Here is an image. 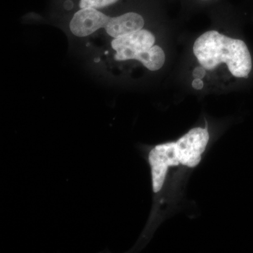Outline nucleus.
I'll use <instances>...</instances> for the list:
<instances>
[{
    "label": "nucleus",
    "instance_id": "nucleus-2",
    "mask_svg": "<svg viewBox=\"0 0 253 253\" xmlns=\"http://www.w3.org/2000/svg\"><path fill=\"white\" fill-rule=\"evenodd\" d=\"M194 53L208 71L226 63L234 77L247 78L252 70V59L246 43L217 31H208L200 36L195 41Z\"/></svg>",
    "mask_w": 253,
    "mask_h": 253
},
{
    "label": "nucleus",
    "instance_id": "nucleus-9",
    "mask_svg": "<svg viewBox=\"0 0 253 253\" xmlns=\"http://www.w3.org/2000/svg\"><path fill=\"white\" fill-rule=\"evenodd\" d=\"M192 86L194 89H197V90H201L204 88V83L202 80L196 79L195 78L194 81L192 82Z\"/></svg>",
    "mask_w": 253,
    "mask_h": 253
},
{
    "label": "nucleus",
    "instance_id": "nucleus-4",
    "mask_svg": "<svg viewBox=\"0 0 253 253\" xmlns=\"http://www.w3.org/2000/svg\"><path fill=\"white\" fill-rule=\"evenodd\" d=\"M111 17L94 8H83L75 14L70 29L75 36L86 37L101 28H106Z\"/></svg>",
    "mask_w": 253,
    "mask_h": 253
},
{
    "label": "nucleus",
    "instance_id": "nucleus-5",
    "mask_svg": "<svg viewBox=\"0 0 253 253\" xmlns=\"http://www.w3.org/2000/svg\"><path fill=\"white\" fill-rule=\"evenodd\" d=\"M144 25V20L141 15L129 12L111 18L105 28L109 36L118 38L140 31Z\"/></svg>",
    "mask_w": 253,
    "mask_h": 253
},
{
    "label": "nucleus",
    "instance_id": "nucleus-7",
    "mask_svg": "<svg viewBox=\"0 0 253 253\" xmlns=\"http://www.w3.org/2000/svg\"><path fill=\"white\" fill-rule=\"evenodd\" d=\"M118 1V0H81L80 2V7L81 9L89 7L100 9V8L110 6Z\"/></svg>",
    "mask_w": 253,
    "mask_h": 253
},
{
    "label": "nucleus",
    "instance_id": "nucleus-8",
    "mask_svg": "<svg viewBox=\"0 0 253 253\" xmlns=\"http://www.w3.org/2000/svg\"><path fill=\"white\" fill-rule=\"evenodd\" d=\"M206 69L203 67L202 66L196 67L193 71V76L196 79L202 80L206 76Z\"/></svg>",
    "mask_w": 253,
    "mask_h": 253
},
{
    "label": "nucleus",
    "instance_id": "nucleus-1",
    "mask_svg": "<svg viewBox=\"0 0 253 253\" xmlns=\"http://www.w3.org/2000/svg\"><path fill=\"white\" fill-rule=\"evenodd\" d=\"M207 128H193L176 141L149 148L153 207L139 246L151 239L158 225L180 206L190 174L199 166L209 144Z\"/></svg>",
    "mask_w": 253,
    "mask_h": 253
},
{
    "label": "nucleus",
    "instance_id": "nucleus-6",
    "mask_svg": "<svg viewBox=\"0 0 253 253\" xmlns=\"http://www.w3.org/2000/svg\"><path fill=\"white\" fill-rule=\"evenodd\" d=\"M136 60L140 61L150 71H158L164 65L166 55L159 46H153L149 50L142 53Z\"/></svg>",
    "mask_w": 253,
    "mask_h": 253
},
{
    "label": "nucleus",
    "instance_id": "nucleus-3",
    "mask_svg": "<svg viewBox=\"0 0 253 253\" xmlns=\"http://www.w3.org/2000/svg\"><path fill=\"white\" fill-rule=\"evenodd\" d=\"M155 41L154 35L146 30L115 38L111 42L113 49L116 51L115 59L116 61L136 60L142 53L154 46Z\"/></svg>",
    "mask_w": 253,
    "mask_h": 253
}]
</instances>
